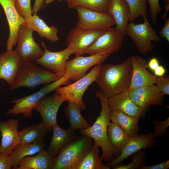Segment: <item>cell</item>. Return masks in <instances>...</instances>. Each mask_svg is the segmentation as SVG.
I'll use <instances>...</instances> for the list:
<instances>
[{
	"instance_id": "cell-1",
	"label": "cell",
	"mask_w": 169,
	"mask_h": 169,
	"mask_svg": "<svg viewBox=\"0 0 169 169\" xmlns=\"http://www.w3.org/2000/svg\"><path fill=\"white\" fill-rule=\"evenodd\" d=\"M131 56L121 63H108L102 65L95 82L107 98L128 90L131 77Z\"/></svg>"
},
{
	"instance_id": "cell-2",
	"label": "cell",
	"mask_w": 169,
	"mask_h": 169,
	"mask_svg": "<svg viewBox=\"0 0 169 169\" xmlns=\"http://www.w3.org/2000/svg\"><path fill=\"white\" fill-rule=\"evenodd\" d=\"M95 96L100 99L101 103L100 114L92 126L88 128L80 129V133L94 140V142L102 149L101 157L107 163L119 156L120 154L112 146L108 136L107 130L110 123V111L107 104V98L100 91H96Z\"/></svg>"
},
{
	"instance_id": "cell-3",
	"label": "cell",
	"mask_w": 169,
	"mask_h": 169,
	"mask_svg": "<svg viewBox=\"0 0 169 169\" xmlns=\"http://www.w3.org/2000/svg\"><path fill=\"white\" fill-rule=\"evenodd\" d=\"M93 139L84 135L64 145L55 158L54 169H77L92 146Z\"/></svg>"
},
{
	"instance_id": "cell-4",
	"label": "cell",
	"mask_w": 169,
	"mask_h": 169,
	"mask_svg": "<svg viewBox=\"0 0 169 169\" xmlns=\"http://www.w3.org/2000/svg\"><path fill=\"white\" fill-rule=\"evenodd\" d=\"M34 61L23 62L14 82L10 86V90L46 85L61 78L50 70L42 69Z\"/></svg>"
},
{
	"instance_id": "cell-5",
	"label": "cell",
	"mask_w": 169,
	"mask_h": 169,
	"mask_svg": "<svg viewBox=\"0 0 169 169\" xmlns=\"http://www.w3.org/2000/svg\"><path fill=\"white\" fill-rule=\"evenodd\" d=\"M71 82L69 75L65 73L59 79L50 84L45 85L38 91L21 98L13 99L9 102L14 104V105L11 109L6 111V115H17L22 114L24 117H31L33 110L43 97L54 91L57 87L63 85L68 84Z\"/></svg>"
},
{
	"instance_id": "cell-6",
	"label": "cell",
	"mask_w": 169,
	"mask_h": 169,
	"mask_svg": "<svg viewBox=\"0 0 169 169\" xmlns=\"http://www.w3.org/2000/svg\"><path fill=\"white\" fill-rule=\"evenodd\" d=\"M102 65V63L94 65L90 71L83 77L72 84L57 87L54 90V93L64 101L75 103L82 110H85L86 107L82 100L83 95L88 87L95 81Z\"/></svg>"
},
{
	"instance_id": "cell-7",
	"label": "cell",
	"mask_w": 169,
	"mask_h": 169,
	"mask_svg": "<svg viewBox=\"0 0 169 169\" xmlns=\"http://www.w3.org/2000/svg\"><path fill=\"white\" fill-rule=\"evenodd\" d=\"M143 18L144 21L141 23L135 24L133 21L128 23L126 34L133 41L139 51L146 55L154 48L152 41L159 42L161 40L151 27L146 17Z\"/></svg>"
},
{
	"instance_id": "cell-8",
	"label": "cell",
	"mask_w": 169,
	"mask_h": 169,
	"mask_svg": "<svg viewBox=\"0 0 169 169\" xmlns=\"http://www.w3.org/2000/svg\"><path fill=\"white\" fill-rule=\"evenodd\" d=\"M78 20L76 27L80 29H99L106 30L115 25L113 18L107 13L94 11L86 8L77 6Z\"/></svg>"
},
{
	"instance_id": "cell-9",
	"label": "cell",
	"mask_w": 169,
	"mask_h": 169,
	"mask_svg": "<svg viewBox=\"0 0 169 169\" xmlns=\"http://www.w3.org/2000/svg\"><path fill=\"white\" fill-rule=\"evenodd\" d=\"M33 31L24 24L19 28L15 50L23 62L34 61L44 54V50L33 38Z\"/></svg>"
},
{
	"instance_id": "cell-10",
	"label": "cell",
	"mask_w": 169,
	"mask_h": 169,
	"mask_svg": "<svg viewBox=\"0 0 169 169\" xmlns=\"http://www.w3.org/2000/svg\"><path fill=\"white\" fill-rule=\"evenodd\" d=\"M105 30L99 29H80L76 27L69 32L66 44L75 56L83 55Z\"/></svg>"
},
{
	"instance_id": "cell-11",
	"label": "cell",
	"mask_w": 169,
	"mask_h": 169,
	"mask_svg": "<svg viewBox=\"0 0 169 169\" xmlns=\"http://www.w3.org/2000/svg\"><path fill=\"white\" fill-rule=\"evenodd\" d=\"M124 36L115 28L111 27L106 30L85 53L94 55L116 53L121 47Z\"/></svg>"
},
{
	"instance_id": "cell-12",
	"label": "cell",
	"mask_w": 169,
	"mask_h": 169,
	"mask_svg": "<svg viewBox=\"0 0 169 169\" xmlns=\"http://www.w3.org/2000/svg\"><path fill=\"white\" fill-rule=\"evenodd\" d=\"M41 45L44 49V53L40 58L34 62L45 69L51 71L60 77L65 74V64L70 55L72 54L68 47L63 50L53 52L49 50L45 43L42 41Z\"/></svg>"
},
{
	"instance_id": "cell-13",
	"label": "cell",
	"mask_w": 169,
	"mask_h": 169,
	"mask_svg": "<svg viewBox=\"0 0 169 169\" xmlns=\"http://www.w3.org/2000/svg\"><path fill=\"white\" fill-rule=\"evenodd\" d=\"M110 54H100L90 55L87 57L75 56L73 59L67 61L65 73L69 76L71 81L74 82L84 76L90 68L102 63Z\"/></svg>"
},
{
	"instance_id": "cell-14",
	"label": "cell",
	"mask_w": 169,
	"mask_h": 169,
	"mask_svg": "<svg viewBox=\"0 0 169 169\" xmlns=\"http://www.w3.org/2000/svg\"><path fill=\"white\" fill-rule=\"evenodd\" d=\"M156 145V141L154 132L137 134L131 138L119 156L115 157L105 165L110 168L120 164L125 159L136 152L143 149L154 148Z\"/></svg>"
},
{
	"instance_id": "cell-15",
	"label": "cell",
	"mask_w": 169,
	"mask_h": 169,
	"mask_svg": "<svg viewBox=\"0 0 169 169\" xmlns=\"http://www.w3.org/2000/svg\"><path fill=\"white\" fill-rule=\"evenodd\" d=\"M18 120L11 118L6 121L0 120V131L2 139L0 155L9 156L21 142Z\"/></svg>"
},
{
	"instance_id": "cell-16",
	"label": "cell",
	"mask_w": 169,
	"mask_h": 169,
	"mask_svg": "<svg viewBox=\"0 0 169 169\" xmlns=\"http://www.w3.org/2000/svg\"><path fill=\"white\" fill-rule=\"evenodd\" d=\"M128 91L132 101L141 108L161 105L164 100V95L155 84L131 89Z\"/></svg>"
},
{
	"instance_id": "cell-17",
	"label": "cell",
	"mask_w": 169,
	"mask_h": 169,
	"mask_svg": "<svg viewBox=\"0 0 169 169\" xmlns=\"http://www.w3.org/2000/svg\"><path fill=\"white\" fill-rule=\"evenodd\" d=\"M64 101L55 93L52 96L46 95L38 101L34 108L39 113L41 121L49 131L52 130L53 126L57 123V112Z\"/></svg>"
},
{
	"instance_id": "cell-18",
	"label": "cell",
	"mask_w": 169,
	"mask_h": 169,
	"mask_svg": "<svg viewBox=\"0 0 169 169\" xmlns=\"http://www.w3.org/2000/svg\"><path fill=\"white\" fill-rule=\"evenodd\" d=\"M15 3V0H0L9 28V35L6 44L7 51L13 50V47L16 45L19 28L25 22V19L17 12Z\"/></svg>"
},
{
	"instance_id": "cell-19",
	"label": "cell",
	"mask_w": 169,
	"mask_h": 169,
	"mask_svg": "<svg viewBox=\"0 0 169 169\" xmlns=\"http://www.w3.org/2000/svg\"><path fill=\"white\" fill-rule=\"evenodd\" d=\"M107 103L110 111L120 110L127 115L139 118L145 117L148 109V108L136 105L131 98L128 90L109 98Z\"/></svg>"
},
{
	"instance_id": "cell-20",
	"label": "cell",
	"mask_w": 169,
	"mask_h": 169,
	"mask_svg": "<svg viewBox=\"0 0 169 169\" xmlns=\"http://www.w3.org/2000/svg\"><path fill=\"white\" fill-rule=\"evenodd\" d=\"M131 58L132 74L128 90L155 84L156 77L147 69V61L137 55L131 56Z\"/></svg>"
},
{
	"instance_id": "cell-21",
	"label": "cell",
	"mask_w": 169,
	"mask_h": 169,
	"mask_svg": "<svg viewBox=\"0 0 169 169\" xmlns=\"http://www.w3.org/2000/svg\"><path fill=\"white\" fill-rule=\"evenodd\" d=\"M23 62L15 50L2 53L0 54V79L12 85Z\"/></svg>"
},
{
	"instance_id": "cell-22",
	"label": "cell",
	"mask_w": 169,
	"mask_h": 169,
	"mask_svg": "<svg viewBox=\"0 0 169 169\" xmlns=\"http://www.w3.org/2000/svg\"><path fill=\"white\" fill-rule=\"evenodd\" d=\"M107 13L113 18L116 28L124 36L130 16L129 8L126 3L123 0H112Z\"/></svg>"
},
{
	"instance_id": "cell-23",
	"label": "cell",
	"mask_w": 169,
	"mask_h": 169,
	"mask_svg": "<svg viewBox=\"0 0 169 169\" xmlns=\"http://www.w3.org/2000/svg\"><path fill=\"white\" fill-rule=\"evenodd\" d=\"M55 157L44 150L36 156L22 158L15 169H54Z\"/></svg>"
},
{
	"instance_id": "cell-24",
	"label": "cell",
	"mask_w": 169,
	"mask_h": 169,
	"mask_svg": "<svg viewBox=\"0 0 169 169\" xmlns=\"http://www.w3.org/2000/svg\"><path fill=\"white\" fill-rule=\"evenodd\" d=\"M53 134L50 143L45 150L54 157H56L61 148L69 141L75 138V131L70 128L64 129L57 123L52 127Z\"/></svg>"
},
{
	"instance_id": "cell-25",
	"label": "cell",
	"mask_w": 169,
	"mask_h": 169,
	"mask_svg": "<svg viewBox=\"0 0 169 169\" xmlns=\"http://www.w3.org/2000/svg\"><path fill=\"white\" fill-rule=\"evenodd\" d=\"M24 24L37 32L41 38H44L52 43L56 42L59 39L57 28L54 25H48L36 14L25 19Z\"/></svg>"
},
{
	"instance_id": "cell-26",
	"label": "cell",
	"mask_w": 169,
	"mask_h": 169,
	"mask_svg": "<svg viewBox=\"0 0 169 169\" xmlns=\"http://www.w3.org/2000/svg\"><path fill=\"white\" fill-rule=\"evenodd\" d=\"M44 140L22 144L20 143L9 156L12 163V169H15L20 160L27 156L33 155L44 150L46 147Z\"/></svg>"
},
{
	"instance_id": "cell-27",
	"label": "cell",
	"mask_w": 169,
	"mask_h": 169,
	"mask_svg": "<svg viewBox=\"0 0 169 169\" xmlns=\"http://www.w3.org/2000/svg\"><path fill=\"white\" fill-rule=\"evenodd\" d=\"M110 117L112 122L118 124L131 137L138 134L139 130L138 117L127 115L118 110L110 111Z\"/></svg>"
},
{
	"instance_id": "cell-28",
	"label": "cell",
	"mask_w": 169,
	"mask_h": 169,
	"mask_svg": "<svg viewBox=\"0 0 169 169\" xmlns=\"http://www.w3.org/2000/svg\"><path fill=\"white\" fill-rule=\"evenodd\" d=\"M107 135L111 145L120 154L131 138L118 124L113 122L108 126Z\"/></svg>"
},
{
	"instance_id": "cell-29",
	"label": "cell",
	"mask_w": 169,
	"mask_h": 169,
	"mask_svg": "<svg viewBox=\"0 0 169 169\" xmlns=\"http://www.w3.org/2000/svg\"><path fill=\"white\" fill-rule=\"evenodd\" d=\"M82 110L77 104L73 102H69L65 108V114L70 123L69 128L74 131L88 128L90 126L82 115Z\"/></svg>"
},
{
	"instance_id": "cell-30",
	"label": "cell",
	"mask_w": 169,
	"mask_h": 169,
	"mask_svg": "<svg viewBox=\"0 0 169 169\" xmlns=\"http://www.w3.org/2000/svg\"><path fill=\"white\" fill-rule=\"evenodd\" d=\"M49 131L48 128L41 121L38 124L28 126L19 131L21 143H29L44 140Z\"/></svg>"
},
{
	"instance_id": "cell-31",
	"label": "cell",
	"mask_w": 169,
	"mask_h": 169,
	"mask_svg": "<svg viewBox=\"0 0 169 169\" xmlns=\"http://www.w3.org/2000/svg\"><path fill=\"white\" fill-rule=\"evenodd\" d=\"M99 147L94 142L77 169H110L102 162L103 160L99 155Z\"/></svg>"
},
{
	"instance_id": "cell-32",
	"label": "cell",
	"mask_w": 169,
	"mask_h": 169,
	"mask_svg": "<svg viewBox=\"0 0 169 169\" xmlns=\"http://www.w3.org/2000/svg\"><path fill=\"white\" fill-rule=\"evenodd\" d=\"M69 9H74L77 6L83 7L91 10L107 13L108 7L112 0H64Z\"/></svg>"
},
{
	"instance_id": "cell-33",
	"label": "cell",
	"mask_w": 169,
	"mask_h": 169,
	"mask_svg": "<svg viewBox=\"0 0 169 169\" xmlns=\"http://www.w3.org/2000/svg\"><path fill=\"white\" fill-rule=\"evenodd\" d=\"M130 11L129 21L132 22L138 17H146V0H123Z\"/></svg>"
},
{
	"instance_id": "cell-34",
	"label": "cell",
	"mask_w": 169,
	"mask_h": 169,
	"mask_svg": "<svg viewBox=\"0 0 169 169\" xmlns=\"http://www.w3.org/2000/svg\"><path fill=\"white\" fill-rule=\"evenodd\" d=\"M131 161L126 165L120 164L112 168L113 169H139L145 165L146 156L145 149L141 150L131 156Z\"/></svg>"
},
{
	"instance_id": "cell-35",
	"label": "cell",
	"mask_w": 169,
	"mask_h": 169,
	"mask_svg": "<svg viewBox=\"0 0 169 169\" xmlns=\"http://www.w3.org/2000/svg\"><path fill=\"white\" fill-rule=\"evenodd\" d=\"M15 7L18 14L25 19L32 15L30 0H15Z\"/></svg>"
},
{
	"instance_id": "cell-36",
	"label": "cell",
	"mask_w": 169,
	"mask_h": 169,
	"mask_svg": "<svg viewBox=\"0 0 169 169\" xmlns=\"http://www.w3.org/2000/svg\"><path fill=\"white\" fill-rule=\"evenodd\" d=\"M155 125L154 128V136L155 138L164 137L168 136V128L169 126V117L163 121L155 120L152 121Z\"/></svg>"
},
{
	"instance_id": "cell-37",
	"label": "cell",
	"mask_w": 169,
	"mask_h": 169,
	"mask_svg": "<svg viewBox=\"0 0 169 169\" xmlns=\"http://www.w3.org/2000/svg\"><path fill=\"white\" fill-rule=\"evenodd\" d=\"M155 84L161 93L164 95H169V76L156 77Z\"/></svg>"
},
{
	"instance_id": "cell-38",
	"label": "cell",
	"mask_w": 169,
	"mask_h": 169,
	"mask_svg": "<svg viewBox=\"0 0 169 169\" xmlns=\"http://www.w3.org/2000/svg\"><path fill=\"white\" fill-rule=\"evenodd\" d=\"M148 2L151 17L152 23L155 25L156 23V17L157 14L161 11L159 3V0H148Z\"/></svg>"
},
{
	"instance_id": "cell-39",
	"label": "cell",
	"mask_w": 169,
	"mask_h": 169,
	"mask_svg": "<svg viewBox=\"0 0 169 169\" xmlns=\"http://www.w3.org/2000/svg\"><path fill=\"white\" fill-rule=\"evenodd\" d=\"M169 168V160L160 163L152 165H145L141 166L139 169H167Z\"/></svg>"
},
{
	"instance_id": "cell-40",
	"label": "cell",
	"mask_w": 169,
	"mask_h": 169,
	"mask_svg": "<svg viewBox=\"0 0 169 169\" xmlns=\"http://www.w3.org/2000/svg\"><path fill=\"white\" fill-rule=\"evenodd\" d=\"M12 163L9 156L0 155V169H12Z\"/></svg>"
},
{
	"instance_id": "cell-41",
	"label": "cell",
	"mask_w": 169,
	"mask_h": 169,
	"mask_svg": "<svg viewBox=\"0 0 169 169\" xmlns=\"http://www.w3.org/2000/svg\"><path fill=\"white\" fill-rule=\"evenodd\" d=\"M159 34L163 38H165L169 42V18H167L165 23L161 30L159 32Z\"/></svg>"
},
{
	"instance_id": "cell-42",
	"label": "cell",
	"mask_w": 169,
	"mask_h": 169,
	"mask_svg": "<svg viewBox=\"0 0 169 169\" xmlns=\"http://www.w3.org/2000/svg\"><path fill=\"white\" fill-rule=\"evenodd\" d=\"M45 0H35L33 8L32 9V13L36 14L37 12L44 8Z\"/></svg>"
},
{
	"instance_id": "cell-43",
	"label": "cell",
	"mask_w": 169,
	"mask_h": 169,
	"mask_svg": "<svg viewBox=\"0 0 169 169\" xmlns=\"http://www.w3.org/2000/svg\"><path fill=\"white\" fill-rule=\"evenodd\" d=\"M159 65L158 60L156 57L151 59L147 64V67L152 71H154Z\"/></svg>"
},
{
	"instance_id": "cell-44",
	"label": "cell",
	"mask_w": 169,
	"mask_h": 169,
	"mask_svg": "<svg viewBox=\"0 0 169 169\" xmlns=\"http://www.w3.org/2000/svg\"><path fill=\"white\" fill-rule=\"evenodd\" d=\"M153 71L155 75L159 77L163 76L166 72V70L163 66L159 65Z\"/></svg>"
},
{
	"instance_id": "cell-45",
	"label": "cell",
	"mask_w": 169,
	"mask_h": 169,
	"mask_svg": "<svg viewBox=\"0 0 169 169\" xmlns=\"http://www.w3.org/2000/svg\"><path fill=\"white\" fill-rule=\"evenodd\" d=\"M164 9L165 11V13L162 16V18L163 19L165 20L167 18L166 16L169 9V3H166L164 6Z\"/></svg>"
},
{
	"instance_id": "cell-46",
	"label": "cell",
	"mask_w": 169,
	"mask_h": 169,
	"mask_svg": "<svg viewBox=\"0 0 169 169\" xmlns=\"http://www.w3.org/2000/svg\"><path fill=\"white\" fill-rule=\"evenodd\" d=\"M54 0H45V6ZM62 1V0H57V1L59 2H61Z\"/></svg>"
},
{
	"instance_id": "cell-47",
	"label": "cell",
	"mask_w": 169,
	"mask_h": 169,
	"mask_svg": "<svg viewBox=\"0 0 169 169\" xmlns=\"http://www.w3.org/2000/svg\"><path fill=\"white\" fill-rule=\"evenodd\" d=\"M164 1L166 2V3H169V0H164Z\"/></svg>"
},
{
	"instance_id": "cell-48",
	"label": "cell",
	"mask_w": 169,
	"mask_h": 169,
	"mask_svg": "<svg viewBox=\"0 0 169 169\" xmlns=\"http://www.w3.org/2000/svg\"><path fill=\"white\" fill-rule=\"evenodd\" d=\"M0 136H1V132L0 131Z\"/></svg>"
}]
</instances>
